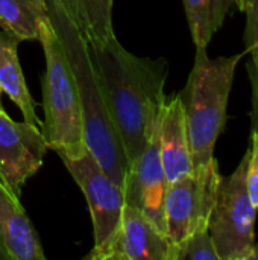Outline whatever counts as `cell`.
<instances>
[{
    "mask_svg": "<svg viewBox=\"0 0 258 260\" xmlns=\"http://www.w3.org/2000/svg\"><path fill=\"white\" fill-rule=\"evenodd\" d=\"M20 40L6 30H0V91L5 93L21 111L24 122L43 126L36 114V102L30 96L20 61Z\"/></svg>",
    "mask_w": 258,
    "mask_h": 260,
    "instance_id": "obj_13",
    "label": "cell"
},
{
    "mask_svg": "<svg viewBox=\"0 0 258 260\" xmlns=\"http://www.w3.org/2000/svg\"><path fill=\"white\" fill-rule=\"evenodd\" d=\"M46 5L47 15L64 47L75 78L85 146L109 178L122 187L129 165L122 140L109 116L87 40L79 32L62 0H46Z\"/></svg>",
    "mask_w": 258,
    "mask_h": 260,
    "instance_id": "obj_2",
    "label": "cell"
},
{
    "mask_svg": "<svg viewBox=\"0 0 258 260\" xmlns=\"http://www.w3.org/2000/svg\"><path fill=\"white\" fill-rule=\"evenodd\" d=\"M252 117H254V125H255V128H254V129H257L258 131V108H254Z\"/></svg>",
    "mask_w": 258,
    "mask_h": 260,
    "instance_id": "obj_21",
    "label": "cell"
},
{
    "mask_svg": "<svg viewBox=\"0 0 258 260\" xmlns=\"http://www.w3.org/2000/svg\"><path fill=\"white\" fill-rule=\"evenodd\" d=\"M3 108V104H2V91H0V110Z\"/></svg>",
    "mask_w": 258,
    "mask_h": 260,
    "instance_id": "obj_23",
    "label": "cell"
},
{
    "mask_svg": "<svg viewBox=\"0 0 258 260\" xmlns=\"http://www.w3.org/2000/svg\"><path fill=\"white\" fill-rule=\"evenodd\" d=\"M245 12L248 14L245 29V53L251 55L249 73L255 102L258 101V0H251Z\"/></svg>",
    "mask_w": 258,
    "mask_h": 260,
    "instance_id": "obj_18",
    "label": "cell"
},
{
    "mask_svg": "<svg viewBox=\"0 0 258 260\" xmlns=\"http://www.w3.org/2000/svg\"><path fill=\"white\" fill-rule=\"evenodd\" d=\"M58 155L87 200L94 233V247L87 254V259L96 260L106 248L120 224L125 206L123 190L102 169L88 148L78 154Z\"/></svg>",
    "mask_w": 258,
    "mask_h": 260,
    "instance_id": "obj_7",
    "label": "cell"
},
{
    "mask_svg": "<svg viewBox=\"0 0 258 260\" xmlns=\"http://www.w3.org/2000/svg\"><path fill=\"white\" fill-rule=\"evenodd\" d=\"M46 18V0H0V26L20 41L38 40Z\"/></svg>",
    "mask_w": 258,
    "mask_h": 260,
    "instance_id": "obj_15",
    "label": "cell"
},
{
    "mask_svg": "<svg viewBox=\"0 0 258 260\" xmlns=\"http://www.w3.org/2000/svg\"><path fill=\"white\" fill-rule=\"evenodd\" d=\"M246 189L251 203L258 210V131L254 129L251 136L249 158L246 166Z\"/></svg>",
    "mask_w": 258,
    "mask_h": 260,
    "instance_id": "obj_19",
    "label": "cell"
},
{
    "mask_svg": "<svg viewBox=\"0 0 258 260\" xmlns=\"http://www.w3.org/2000/svg\"><path fill=\"white\" fill-rule=\"evenodd\" d=\"M0 259L44 260L38 235L15 195L0 180Z\"/></svg>",
    "mask_w": 258,
    "mask_h": 260,
    "instance_id": "obj_11",
    "label": "cell"
},
{
    "mask_svg": "<svg viewBox=\"0 0 258 260\" xmlns=\"http://www.w3.org/2000/svg\"><path fill=\"white\" fill-rule=\"evenodd\" d=\"M158 143L169 184L193 171L184 108L179 94L166 99L158 119Z\"/></svg>",
    "mask_w": 258,
    "mask_h": 260,
    "instance_id": "obj_12",
    "label": "cell"
},
{
    "mask_svg": "<svg viewBox=\"0 0 258 260\" xmlns=\"http://www.w3.org/2000/svg\"><path fill=\"white\" fill-rule=\"evenodd\" d=\"M0 180H2V177H0Z\"/></svg>",
    "mask_w": 258,
    "mask_h": 260,
    "instance_id": "obj_24",
    "label": "cell"
},
{
    "mask_svg": "<svg viewBox=\"0 0 258 260\" xmlns=\"http://www.w3.org/2000/svg\"><path fill=\"white\" fill-rule=\"evenodd\" d=\"M249 149L237 169L222 178L208 230L219 260H249L255 247L257 209L246 189V166Z\"/></svg>",
    "mask_w": 258,
    "mask_h": 260,
    "instance_id": "obj_5",
    "label": "cell"
},
{
    "mask_svg": "<svg viewBox=\"0 0 258 260\" xmlns=\"http://www.w3.org/2000/svg\"><path fill=\"white\" fill-rule=\"evenodd\" d=\"M249 260H258V244H255V247H254V251H252V254H251Z\"/></svg>",
    "mask_w": 258,
    "mask_h": 260,
    "instance_id": "obj_22",
    "label": "cell"
},
{
    "mask_svg": "<svg viewBox=\"0 0 258 260\" xmlns=\"http://www.w3.org/2000/svg\"><path fill=\"white\" fill-rule=\"evenodd\" d=\"M47 151L40 126L15 122L0 110V177L15 195L43 166Z\"/></svg>",
    "mask_w": 258,
    "mask_h": 260,
    "instance_id": "obj_8",
    "label": "cell"
},
{
    "mask_svg": "<svg viewBox=\"0 0 258 260\" xmlns=\"http://www.w3.org/2000/svg\"><path fill=\"white\" fill-rule=\"evenodd\" d=\"M87 44L129 165L144 151L158 125L169 62L131 53L116 35Z\"/></svg>",
    "mask_w": 258,
    "mask_h": 260,
    "instance_id": "obj_1",
    "label": "cell"
},
{
    "mask_svg": "<svg viewBox=\"0 0 258 260\" xmlns=\"http://www.w3.org/2000/svg\"><path fill=\"white\" fill-rule=\"evenodd\" d=\"M249 3H251V0H234V5H236L240 11H243V12L248 9Z\"/></svg>",
    "mask_w": 258,
    "mask_h": 260,
    "instance_id": "obj_20",
    "label": "cell"
},
{
    "mask_svg": "<svg viewBox=\"0 0 258 260\" xmlns=\"http://www.w3.org/2000/svg\"><path fill=\"white\" fill-rule=\"evenodd\" d=\"M169 181L163 168L158 143V125L144 151L129 163L122 186L125 204L138 209L163 233H166L164 203ZM167 236V235H166Z\"/></svg>",
    "mask_w": 258,
    "mask_h": 260,
    "instance_id": "obj_9",
    "label": "cell"
},
{
    "mask_svg": "<svg viewBox=\"0 0 258 260\" xmlns=\"http://www.w3.org/2000/svg\"><path fill=\"white\" fill-rule=\"evenodd\" d=\"M38 41L41 43L46 59V70L41 78L43 136L49 149L56 154H78L87 148L79 96L64 47L49 15L41 23Z\"/></svg>",
    "mask_w": 258,
    "mask_h": 260,
    "instance_id": "obj_4",
    "label": "cell"
},
{
    "mask_svg": "<svg viewBox=\"0 0 258 260\" xmlns=\"http://www.w3.org/2000/svg\"><path fill=\"white\" fill-rule=\"evenodd\" d=\"M87 43H103L114 35L113 0H62Z\"/></svg>",
    "mask_w": 258,
    "mask_h": 260,
    "instance_id": "obj_14",
    "label": "cell"
},
{
    "mask_svg": "<svg viewBox=\"0 0 258 260\" xmlns=\"http://www.w3.org/2000/svg\"><path fill=\"white\" fill-rule=\"evenodd\" d=\"M173 260H219L208 227L195 232L175 248Z\"/></svg>",
    "mask_w": 258,
    "mask_h": 260,
    "instance_id": "obj_17",
    "label": "cell"
},
{
    "mask_svg": "<svg viewBox=\"0 0 258 260\" xmlns=\"http://www.w3.org/2000/svg\"><path fill=\"white\" fill-rule=\"evenodd\" d=\"M222 175L217 160L196 166L169 184L164 203L166 235L175 248L201 229H207L216 204Z\"/></svg>",
    "mask_w": 258,
    "mask_h": 260,
    "instance_id": "obj_6",
    "label": "cell"
},
{
    "mask_svg": "<svg viewBox=\"0 0 258 260\" xmlns=\"http://www.w3.org/2000/svg\"><path fill=\"white\" fill-rule=\"evenodd\" d=\"M189 29L196 47H207L224 24L234 0H182Z\"/></svg>",
    "mask_w": 258,
    "mask_h": 260,
    "instance_id": "obj_16",
    "label": "cell"
},
{
    "mask_svg": "<svg viewBox=\"0 0 258 260\" xmlns=\"http://www.w3.org/2000/svg\"><path fill=\"white\" fill-rule=\"evenodd\" d=\"M96 260H173V247L146 215L125 204L116 235Z\"/></svg>",
    "mask_w": 258,
    "mask_h": 260,
    "instance_id": "obj_10",
    "label": "cell"
},
{
    "mask_svg": "<svg viewBox=\"0 0 258 260\" xmlns=\"http://www.w3.org/2000/svg\"><path fill=\"white\" fill-rule=\"evenodd\" d=\"M243 55L245 52L211 59L207 47H196L193 69L179 93L193 168L214 158V146L227 120L234 72Z\"/></svg>",
    "mask_w": 258,
    "mask_h": 260,
    "instance_id": "obj_3",
    "label": "cell"
}]
</instances>
